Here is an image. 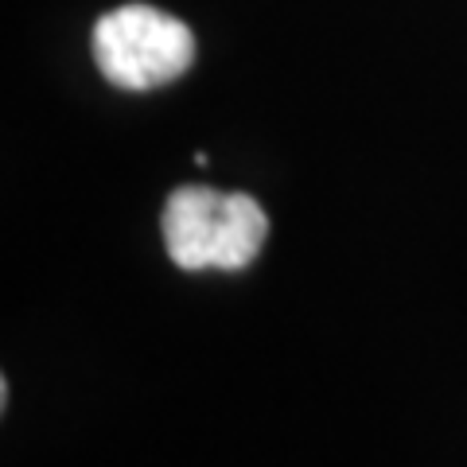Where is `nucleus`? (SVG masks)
<instances>
[{
	"mask_svg": "<svg viewBox=\"0 0 467 467\" xmlns=\"http://www.w3.org/2000/svg\"><path fill=\"white\" fill-rule=\"evenodd\" d=\"M269 214L254 195L214 192L202 183L175 187L164 202L168 257L187 273L199 269H245L265 250Z\"/></svg>",
	"mask_w": 467,
	"mask_h": 467,
	"instance_id": "obj_1",
	"label": "nucleus"
},
{
	"mask_svg": "<svg viewBox=\"0 0 467 467\" xmlns=\"http://www.w3.org/2000/svg\"><path fill=\"white\" fill-rule=\"evenodd\" d=\"M94 63L121 90H156L195 63V36L152 5H121L94 24Z\"/></svg>",
	"mask_w": 467,
	"mask_h": 467,
	"instance_id": "obj_2",
	"label": "nucleus"
}]
</instances>
